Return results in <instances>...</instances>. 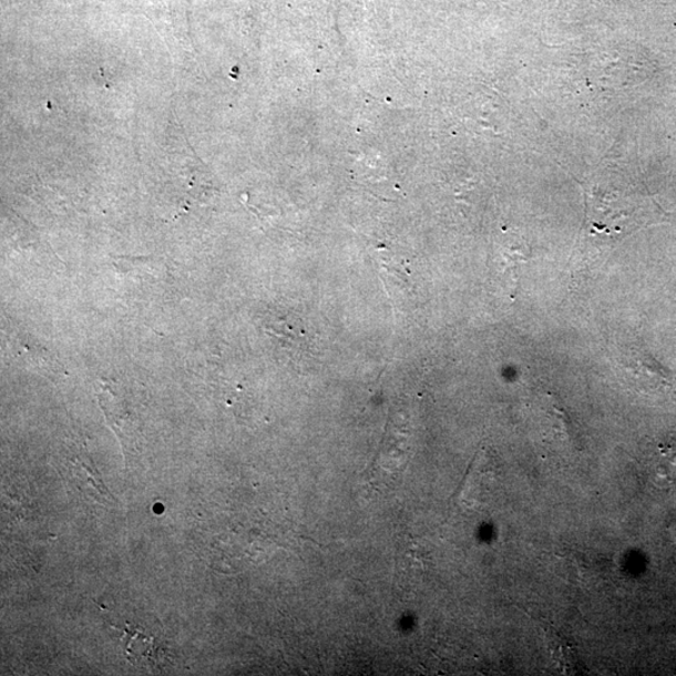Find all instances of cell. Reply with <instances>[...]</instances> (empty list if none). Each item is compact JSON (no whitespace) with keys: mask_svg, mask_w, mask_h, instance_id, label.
Masks as SVG:
<instances>
[{"mask_svg":"<svg viewBox=\"0 0 676 676\" xmlns=\"http://www.w3.org/2000/svg\"><path fill=\"white\" fill-rule=\"evenodd\" d=\"M499 482L500 472L495 460L488 452L479 453L461 488L462 504L469 508L486 506L496 494Z\"/></svg>","mask_w":676,"mask_h":676,"instance_id":"6da1fadb","label":"cell"}]
</instances>
